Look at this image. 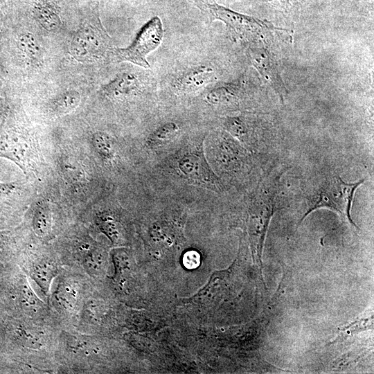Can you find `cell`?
I'll list each match as a JSON object with an SVG mask.
<instances>
[{
	"label": "cell",
	"mask_w": 374,
	"mask_h": 374,
	"mask_svg": "<svg viewBox=\"0 0 374 374\" xmlns=\"http://www.w3.org/2000/svg\"><path fill=\"white\" fill-rule=\"evenodd\" d=\"M364 179L354 183H346L337 175L327 176L308 190L305 200V211L299 224L314 210L326 208L339 213L349 223L357 228L351 217V208L355 193Z\"/></svg>",
	"instance_id": "6da1fadb"
},
{
	"label": "cell",
	"mask_w": 374,
	"mask_h": 374,
	"mask_svg": "<svg viewBox=\"0 0 374 374\" xmlns=\"http://www.w3.org/2000/svg\"><path fill=\"white\" fill-rule=\"evenodd\" d=\"M193 1L211 23L217 20L223 22L233 36L244 42H254L271 31L283 30L267 21L235 11L212 0Z\"/></svg>",
	"instance_id": "7a4b0ae2"
},
{
	"label": "cell",
	"mask_w": 374,
	"mask_h": 374,
	"mask_svg": "<svg viewBox=\"0 0 374 374\" xmlns=\"http://www.w3.org/2000/svg\"><path fill=\"white\" fill-rule=\"evenodd\" d=\"M265 180L252 199L248 213V232L252 253L262 269V253L266 234L272 216L276 211V188Z\"/></svg>",
	"instance_id": "3957f363"
},
{
	"label": "cell",
	"mask_w": 374,
	"mask_h": 374,
	"mask_svg": "<svg viewBox=\"0 0 374 374\" xmlns=\"http://www.w3.org/2000/svg\"><path fill=\"white\" fill-rule=\"evenodd\" d=\"M164 30L160 17L155 16L148 21L137 33L134 41L125 48L112 49L118 62H130L141 67L150 68L147 56L161 44Z\"/></svg>",
	"instance_id": "277c9868"
},
{
	"label": "cell",
	"mask_w": 374,
	"mask_h": 374,
	"mask_svg": "<svg viewBox=\"0 0 374 374\" xmlns=\"http://www.w3.org/2000/svg\"><path fill=\"white\" fill-rule=\"evenodd\" d=\"M109 49L110 37L99 23L80 28L70 39V54L79 62L96 60Z\"/></svg>",
	"instance_id": "5b68a950"
},
{
	"label": "cell",
	"mask_w": 374,
	"mask_h": 374,
	"mask_svg": "<svg viewBox=\"0 0 374 374\" xmlns=\"http://www.w3.org/2000/svg\"><path fill=\"white\" fill-rule=\"evenodd\" d=\"M245 53L250 64L258 72L262 80L271 87L283 103L288 90L280 75L277 62L271 53L265 47L249 46L246 49Z\"/></svg>",
	"instance_id": "8992f818"
},
{
	"label": "cell",
	"mask_w": 374,
	"mask_h": 374,
	"mask_svg": "<svg viewBox=\"0 0 374 374\" xmlns=\"http://www.w3.org/2000/svg\"><path fill=\"white\" fill-rule=\"evenodd\" d=\"M215 79L213 69L201 65L184 71L172 80V87L179 95H187L197 92L209 84Z\"/></svg>",
	"instance_id": "52a82bcc"
},
{
	"label": "cell",
	"mask_w": 374,
	"mask_h": 374,
	"mask_svg": "<svg viewBox=\"0 0 374 374\" xmlns=\"http://www.w3.org/2000/svg\"><path fill=\"white\" fill-rule=\"evenodd\" d=\"M179 168L182 173L188 177L205 181L216 188H219L217 178L200 154L190 153L184 155L179 161Z\"/></svg>",
	"instance_id": "ba28073f"
},
{
	"label": "cell",
	"mask_w": 374,
	"mask_h": 374,
	"mask_svg": "<svg viewBox=\"0 0 374 374\" xmlns=\"http://www.w3.org/2000/svg\"><path fill=\"white\" fill-rule=\"evenodd\" d=\"M142 82L137 74L123 72L103 87V93L112 98H121L139 91Z\"/></svg>",
	"instance_id": "9c48e42d"
},
{
	"label": "cell",
	"mask_w": 374,
	"mask_h": 374,
	"mask_svg": "<svg viewBox=\"0 0 374 374\" xmlns=\"http://www.w3.org/2000/svg\"><path fill=\"white\" fill-rule=\"evenodd\" d=\"M224 130L233 138L243 143H249L256 136V121L246 116H226L223 118Z\"/></svg>",
	"instance_id": "30bf717a"
},
{
	"label": "cell",
	"mask_w": 374,
	"mask_h": 374,
	"mask_svg": "<svg viewBox=\"0 0 374 374\" xmlns=\"http://www.w3.org/2000/svg\"><path fill=\"white\" fill-rule=\"evenodd\" d=\"M240 82H222L216 84L206 93V102L214 106H228L237 103L241 96Z\"/></svg>",
	"instance_id": "8fae6325"
},
{
	"label": "cell",
	"mask_w": 374,
	"mask_h": 374,
	"mask_svg": "<svg viewBox=\"0 0 374 374\" xmlns=\"http://www.w3.org/2000/svg\"><path fill=\"white\" fill-rule=\"evenodd\" d=\"M15 46L17 56L28 63L35 61L40 53L38 40L29 32L18 34L15 39Z\"/></svg>",
	"instance_id": "7c38bea8"
},
{
	"label": "cell",
	"mask_w": 374,
	"mask_h": 374,
	"mask_svg": "<svg viewBox=\"0 0 374 374\" xmlns=\"http://www.w3.org/2000/svg\"><path fill=\"white\" fill-rule=\"evenodd\" d=\"M25 143L19 136L4 135L0 138V155L23 164L28 149Z\"/></svg>",
	"instance_id": "4fadbf2b"
},
{
	"label": "cell",
	"mask_w": 374,
	"mask_h": 374,
	"mask_svg": "<svg viewBox=\"0 0 374 374\" xmlns=\"http://www.w3.org/2000/svg\"><path fill=\"white\" fill-rule=\"evenodd\" d=\"M55 299L62 309L69 312L73 310L80 299V289L72 280H63L57 287Z\"/></svg>",
	"instance_id": "5bb4252c"
},
{
	"label": "cell",
	"mask_w": 374,
	"mask_h": 374,
	"mask_svg": "<svg viewBox=\"0 0 374 374\" xmlns=\"http://www.w3.org/2000/svg\"><path fill=\"white\" fill-rule=\"evenodd\" d=\"M56 274V266L47 260H41L32 265L30 267V276L44 293L49 291Z\"/></svg>",
	"instance_id": "9a60e30c"
},
{
	"label": "cell",
	"mask_w": 374,
	"mask_h": 374,
	"mask_svg": "<svg viewBox=\"0 0 374 374\" xmlns=\"http://www.w3.org/2000/svg\"><path fill=\"white\" fill-rule=\"evenodd\" d=\"M81 96L78 91L68 90L58 94L49 104L51 112L55 115H63L74 110L80 103Z\"/></svg>",
	"instance_id": "2e32d148"
},
{
	"label": "cell",
	"mask_w": 374,
	"mask_h": 374,
	"mask_svg": "<svg viewBox=\"0 0 374 374\" xmlns=\"http://www.w3.org/2000/svg\"><path fill=\"white\" fill-rule=\"evenodd\" d=\"M35 233L41 238L46 237L51 231L53 217L47 204L42 203L35 208L32 222Z\"/></svg>",
	"instance_id": "e0dca14e"
},
{
	"label": "cell",
	"mask_w": 374,
	"mask_h": 374,
	"mask_svg": "<svg viewBox=\"0 0 374 374\" xmlns=\"http://www.w3.org/2000/svg\"><path fill=\"white\" fill-rule=\"evenodd\" d=\"M92 145L97 154L105 161L114 157L115 148L112 138L103 132H96L91 137Z\"/></svg>",
	"instance_id": "ac0fdd59"
},
{
	"label": "cell",
	"mask_w": 374,
	"mask_h": 374,
	"mask_svg": "<svg viewBox=\"0 0 374 374\" xmlns=\"http://www.w3.org/2000/svg\"><path fill=\"white\" fill-rule=\"evenodd\" d=\"M373 317H370L366 319L353 321L348 325L339 328V334L335 340L331 344L340 343L345 341L346 339L353 336L355 333L370 330L373 328Z\"/></svg>",
	"instance_id": "d6986e66"
},
{
	"label": "cell",
	"mask_w": 374,
	"mask_h": 374,
	"mask_svg": "<svg viewBox=\"0 0 374 374\" xmlns=\"http://www.w3.org/2000/svg\"><path fill=\"white\" fill-rule=\"evenodd\" d=\"M97 224L100 231L113 242L118 244L121 240V228L119 223L109 215L98 217Z\"/></svg>",
	"instance_id": "ffe728a7"
},
{
	"label": "cell",
	"mask_w": 374,
	"mask_h": 374,
	"mask_svg": "<svg viewBox=\"0 0 374 374\" xmlns=\"http://www.w3.org/2000/svg\"><path fill=\"white\" fill-rule=\"evenodd\" d=\"M178 125L173 122H168L158 127L149 136L148 143L155 146L161 145L173 138L179 132Z\"/></svg>",
	"instance_id": "44dd1931"
},
{
	"label": "cell",
	"mask_w": 374,
	"mask_h": 374,
	"mask_svg": "<svg viewBox=\"0 0 374 374\" xmlns=\"http://www.w3.org/2000/svg\"><path fill=\"white\" fill-rule=\"evenodd\" d=\"M36 18L40 26L49 32L57 30L61 25V21L57 14L46 6L37 8Z\"/></svg>",
	"instance_id": "7402d4cb"
},
{
	"label": "cell",
	"mask_w": 374,
	"mask_h": 374,
	"mask_svg": "<svg viewBox=\"0 0 374 374\" xmlns=\"http://www.w3.org/2000/svg\"><path fill=\"white\" fill-rule=\"evenodd\" d=\"M105 265V256L103 252L95 250L86 253L84 266L91 274L100 273Z\"/></svg>",
	"instance_id": "603a6c76"
},
{
	"label": "cell",
	"mask_w": 374,
	"mask_h": 374,
	"mask_svg": "<svg viewBox=\"0 0 374 374\" xmlns=\"http://www.w3.org/2000/svg\"><path fill=\"white\" fill-rule=\"evenodd\" d=\"M21 338L24 346L32 350L39 349L44 345L42 334L30 328L21 331Z\"/></svg>",
	"instance_id": "cb8c5ba5"
},
{
	"label": "cell",
	"mask_w": 374,
	"mask_h": 374,
	"mask_svg": "<svg viewBox=\"0 0 374 374\" xmlns=\"http://www.w3.org/2000/svg\"><path fill=\"white\" fill-rule=\"evenodd\" d=\"M199 255L195 251H189L184 256L183 262L188 269L197 267L199 265Z\"/></svg>",
	"instance_id": "d4e9b609"
},
{
	"label": "cell",
	"mask_w": 374,
	"mask_h": 374,
	"mask_svg": "<svg viewBox=\"0 0 374 374\" xmlns=\"http://www.w3.org/2000/svg\"><path fill=\"white\" fill-rule=\"evenodd\" d=\"M275 6L288 7L300 3L303 0H260Z\"/></svg>",
	"instance_id": "484cf974"
},
{
	"label": "cell",
	"mask_w": 374,
	"mask_h": 374,
	"mask_svg": "<svg viewBox=\"0 0 374 374\" xmlns=\"http://www.w3.org/2000/svg\"><path fill=\"white\" fill-rule=\"evenodd\" d=\"M17 185L15 183L10 182V183H0V199L6 197L10 193H12L13 191L15 190L17 188Z\"/></svg>",
	"instance_id": "4316f807"
},
{
	"label": "cell",
	"mask_w": 374,
	"mask_h": 374,
	"mask_svg": "<svg viewBox=\"0 0 374 374\" xmlns=\"http://www.w3.org/2000/svg\"><path fill=\"white\" fill-rule=\"evenodd\" d=\"M219 4L225 6L238 0H212Z\"/></svg>",
	"instance_id": "83f0119b"
},
{
	"label": "cell",
	"mask_w": 374,
	"mask_h": 374,
	"mask_svg": "<svg viewBox=\"0 0 374 374\" xmlns=\"http://www.w3.org/2000/svg\"><path fill=\"white\" fill-rule=\"evenodd\" d=\"M4 27V17L3 12L0 10V34L3 32Z\"/></svg>",
	"instance_id": "f1b7e54d"
},
{
	"label": "cell",
	"mask_w": 374,
	"mask_h": 374,
	"mask_svg": "<svg viewBox=\"0 0 374 374\" xmlns=\"http://www.w3.org/2000/svg\"><path fill=\"white\" fill-rule=\"evenodd\" d=\"M136 1H139V2H141V1H148V0H136Z\"/></svg>",
	"instance_id": "f546056e"
}]
</instances>
